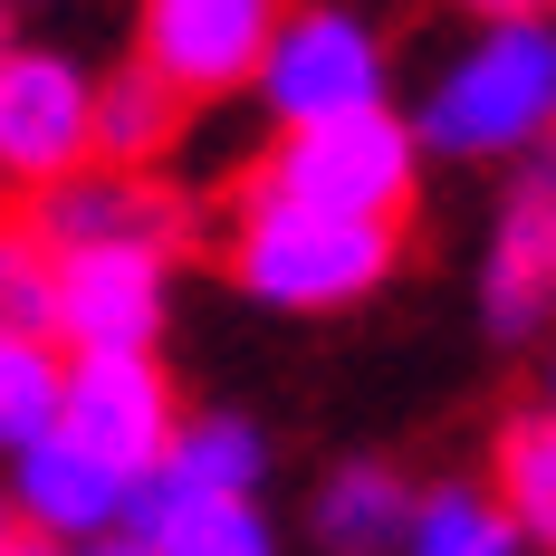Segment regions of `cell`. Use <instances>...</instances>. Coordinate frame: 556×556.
I'll return each mask as SVG.
<instances>
[{"label":"cell","instance_id":"cell-1","mask_svg":"<svg viewBox=\"0 0 556 556\" xmlns=\"http://www.w3.org/2000/svg\"><path fill=\"white\" fill-rule=\"evenodd\" d=\"M413 135L442 164H518L556 144V10L480 20V39L451 49L442 77L422 87Z\"/></svg>","mask_w":556,"mask_h":556},{"label":"cell","instance_id":"cell-2","mask_svg":"<svg viewBox=\"0 0 556 556\" xmlns=\"http://www.w3.org/2000/svg\"><path fill=\"white\" fill-rule=\"evenodd\" d=\"M393 260H403V222L288 202V192H260V182L230 222V278L260 307H288V317H336V307L375 298L393 278Z\"/></svg>","mask_w":556,"mask_h":556},{"label":"cell","instance_id":"cell-3","mask_svg":"<svg viewBox=\"0 0 556 556\" xmlns=\"http://www.w3.org/2000/svg\"><path fill=\"white\" fill-rule=\"evenodd\" d=\"M260 192L365 212V222H403L413 192H422V135L384 97L375 106H345V115H317V125H278L269 164H260Z\"/></svg>","mask_w":556,"mask_h":556},{"label":"cell","instance_id":"cell-4","mask_svg":"<svg viewBox=\"0 0 556 556\" xmlns=\"http://www.w3.org/2000/svg\"><path fill=\"white\" fill-rule=\"evenodd\" d=\"M384 77H393V58H384L375 10H355V0H298V10H278L250 97H260L269 125H317V115L375 106Z\"/></svg>","mask_w":556,"mask_h":556},{"label":"cell","instance_id":"cell-5","mask_svg":"<svg viewBox=\"0 0 556 556\" xmlns=\"http://www.w3.org/2000/svg\"><path fill=\"white\" fill-rule=\"evenodd\" d=\"M182 422V393L154 365V345H87L67 355V384H58V432H77L87 451H106L125 480H144L173 451Z\"/></svg>","mask_w":556,"mask_h":556},{"label":"cell","instance_id":"cell-6","mask_svg":"<svg viewBox=\"0 0 556 556\" xmlns=\"http://www.w3.org/2000/svg\"><path fill=\"white\" fill-rule=\"evenodd\" d=\"M288 0H135V58L182 106L240 97L269 58V29Z\"/></svg>","mask_w":556,"mask_h":556},{"label":"cell","instance_id":"cell-7","mask_svg":"<svg viewBox=\"0 0 556 556\" xmlns=\"http://www.w3.org/2000/svg\"><path fill=\"white\" fill-rule=\"evenodd\" d=\"M97 154V77L67 49H0V182L39 192Z\"/></svg>","mask_w":556,"mask_h":556},{"label":"cell","instance_id":"cell-8","mask_svg":"<svg viewBox=\"0 0 556 556\" xmlns=\"http://www.w3.org/2000/svg\"><path fill=\"white\" fill-rule=\"evenodd\" d=\"M480 327L500 345L556 327V144L518 154L500 192V222H490V260H480Z\"/></svg>","mask_w":556,"mask_h":556},{"label":"cell","instance_id":"cell-9","mask_svg":"<svg viewBox=\"0 0 556 556\" xmlns=\"http://www.w3.org/2000/svg\"><path fill=\"white\" fill-rule=\"evenodd\" d=\"M58 260V345H154L173 307V240H87Z\"/></svg>","mask_w":556,"mask_h":556},{"label":"cell","instance_id":"cell-10","mask_svg":"<svg viewBox=\"0 0 556 556\" xmlns=\"http://www.w3.org/2000/svg\"><path fill=\"white\" fill-rule=\"evenodd\" d=\"M29 230H39L49 250H87V240H173V230H182V202L154 182V164H106V154H87V164H67L58 182L29 192Z\"/></svg>","mask_w":556,"mask_h":556},{"label":"cell","instance_id":"cell-11","mask_svg":"<svg viewBox=\"0 0 556 556\" xmlns=\"http://www.w3.org/2000/svg\"><path fill=\"white\" fill-rule=\"evenodd\" d=\"M10 508H20V528L29 538H49V547H77V538H97V528H115L125 518V470H115L106 451H87L77 432H39L29 451H10Z\"/></svg>","mask_w":556,"mask_h":556},{"label":"cell","instance_id":"cell-12","mask_svg":"<svg viewBox=\"0 0 556 556\" xmlns=\"http://www.w3.org/2000/svg\"><path fill=\"white\" fill-rule=\"evenodd\" d=\"M125 528H144L164 556H278V528L260 500H230V490H182L164 470H144L125 490Z\"/></svg>","mask_w":556,"mask_h":556},{"label":"cell","instance_id":"cell-13","mask_svg":"<svg viewBox=\"0 0 556 556\" xmlns=\"http://www.w3.org/2000/svg\"><path fill=\"white\" fill-rule=\"evenodd\" d=\"M403 518H413V480L393 460H336L317 480V508H307V528H317L327 556H393Z\"/></svg>","mask_w":556,"mask_h":556},{"label":"cell","instance_id":"cell-14","mask_svg":"<svg viewBox=\"0 0 556 556\" xmlns=\"http://www.w3.org/2000/svg\"><path fill=\"white\" fill-rule=\"evenodd\" d=\"M490 480H500L490 500L508 508L518 547H528V556H556V403H547V413H518V422H500Z\"/></svg>","mask_w":556,"mask_h":556},{"label":"cell","instance_id":"cell-15","mask_svg":"<svg viewBox=\"0 0 556 556\" xmlns=\"http://www.w3.org/2000/svg\"><path fill=\"white\" fill-rule=\"evenodd\" d=\"M154 470L182 480V490L260 500V480H269V432H260L250 413H182V422H173V451L154 460Z\"/></svg>","mask_w":556,"mask_h":556},{"label":"cell","instance_id":"cell-16","mask_svg":"<svg viewBox=\"0 0 556 556\" xmlns=\"http://www.w3.org/2000/svg\"><path fill=\"white\" fill-rule=\"evenodd\" d=\"M393 556H528V547H518V528H508V508L490 490L432 480V490H413V518H403Z\"/></svg>","mask_w":556,"mask_h":556},{"label":"cell","instance_id":"cell-17","mask_svg":"<svg viewBox=\"0 0 556 556\" xmlns=\"http://www.w3.org/2000/svg\"><path fill=\"white\" fill-rule=\"evenodd\" d=\"M173 135H182V97H173L144 58L115 67V77H97V154L106 164H164Z\"/></svg>","mask_w":556,"mask_h":556},{"label":"cell","instance_id":"cell-18","mask_svg":"<svg viewBox=\"0 0 556 556\" xmlns=\"http://www.w3.org/2000/svg\"><path fill=\"white\" fill-rule=\"evenodd\" d=\"M58 384H67V355L39 327H0V460L29 451L58 422Z\"/></svg>","mask_w":556,"mask_h":556},{"label":"cell","instance_id":"cell-19","mask_svg":"<svg viewBox=\"0 0 556 556\" xmlns=\"http://www.w3.org/2000/svg\"><path fill=\"white\" fill-rule=\"evenodd\" d=\"M0 327L58 336V260H49V240H39L29 222L0 230Z\"/></svg>","mask_w":556,"mask_h":556},{"label":"cell","instance_id":"cell-20","mask_svg":"<svg viewBox=\"0 0 556 556\" xmlns=\"http://www.w3.org/2000/svg\"><path fill=\"white\" fill-rule=\"evenodd\" d=\"M67 556H164V547H154L144 528H125V518H115V528H97V538H77Z\"/></svg>","mask_w":556,"mask_h":556},{"label":"cell","instance_id":"cell-21","mask_svg":"<svg viewBox=\"0 0 556 556\" xmlns=\"http://www.w3.org/2000/svg\"><path fill=\"white\" fill-rule=\"evenodd\" d=\"M470 20H518V10H556V0H460Z\"/></svg>","mask_w":556,"mask_h":556},{"label":"cell","instance_id":"cell-22","mask_svg":"<svg viewBox=\"0 0 556 556\" xmlns=\"http://www.w3.org/2000/svg\"><path fill=\"white\" fill-rule=\"evenodd\" d=\"M0 556H67V547H49V538H10Z\"/></svg>","mask_w":556,"mask_h":556},{"label":"cell","instance_id":"cell-23","mask_svg":"<svg viewBox=\"0 0 556 556\" xmlns=\"http://www.w3.org/2000/svg\"><path fill=\"white\" fill-rule=\"evenodd\" d=\"M10 538H20V508H10V490H0V547H10Z\"/></svg>","mask_w":556,"mask_h":556},{"label":"cell","instance_id":"cell-24","mask_svg":"<svg viewBox=\"0 0 556 556\" xmlns=\"http://www.w3.org/2000/svg\"><path fill=\"white\" fill-rule=\"evenodd\" d=\"M10 29H20V10H10V0H0V49H10Z\"/></svg>","mask_w":556,"mask_h":556},{"label":"cell","instance_id":"cell-25","mask_svg":"<svg viewBox=\"0 0 556 556\" xmlns=\"http://www.w3.org/2000/svg\"><path fill=\"white\" fill-rule=\"evenodd\" d=\"M547 403H556V365H547Z\"/></svg>","mask_w":556,"mask_h":556}]
</instances>
